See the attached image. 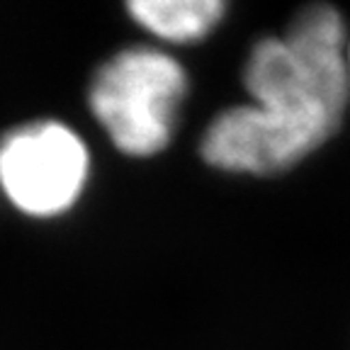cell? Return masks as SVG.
<instances>
[{
  "instance_id": "obj_3",
  "label": "cell",
  "mask_w": 350,
  "mask_h": 350,
  "mask_svg": "<svg viewBox=\"0 0 350 350\" xmlns=\"http://www.w3.org/2000/svg\"><path fill=\"white\" fill-rule=\"evenodd\" d=\"M90 156L71 126L29 122L0 137V190L29 217H59L78 202Z\"/></svg>"
},
{
  "instance_id": "obj_1",
  "label": "cell",
  "mask_w": 350,
  "mask_h": 350,
  "mask_svg": "<svg viewBox=\"0 0 350 350\" xmlns=\"http://www.w3.org/2000/svg\"><path fill=\"white\" fill-rule=\"evenodd\" d=\"M251 105L219 112L200 153L226 173L278 175L338 131L350 100L348 34L331 5H306L282 37L253 44L243 66Z\"/></svg>"
},
{
  "instance_id": "obj_2",
  "label": "cell",
  "mask_w": 350,
  "mask_h": 350,
  "mask_svg": "<svg viewBox=\"0 0 350 350\" xmlns=\"http://www.w3.org/2000/svg\"><path fill=\"white\" fill-rule=\"evenodd\" d=\"M185 98V68L151 46L109 56L88 88L93 117L109 142L134 159H148L168 146Z\"/></svg>"
},
{
  "instance_id": "obj_4",
  "label": "cell",
  "mask_w": 350,
  "mask_h": 350,
  "mask_svg": "<svg viewBox=\"0 0 350 350\" xmlns=\"http://www.w3.org/2000/svg\"><path fill=\"white\" fill-rule=\"evenodd\" d=\"M148 34L173 44L204 39L226 12L221 0H134L126 5Z\"/></svg>"
},
{
  "instance_id": "obj_5",
  "label": "cell",
  "mask_w": 350,
  "mask_h": 350,
  "mask_svg": "<svg viewBox=\"0 0 350 350\" xmlns=\"http://www.w3.org/2000/svg\"><path fill=\"white\" fill-rule=\"evenodd\" d=\"M348 85H350V39H348Z\"/></svg>"
}]
</instances>
